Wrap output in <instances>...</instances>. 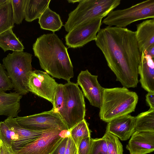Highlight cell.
I'll use <instances>...</instances> for the list:
<instances>
[{"instance_id": "cell-31", "label": "cell", "mask_w": 154, "mask_h": 154, "mask_svg": "<svg viewBox=\"0 0 154 154\" xmlns=\"http://www.w3.org/2000/svg\"><path fill=\"white\" fill-rule=\"evenodd\" d=\"M66 134L63 140L57 146L51 154H64L68 137L69 135Z\"/></svg>"}, {"instance_id": "cell-34", "label": "cell", "mask_w": 154, "mask_h": 154, "mask_svg": "<svg viewBox=\"0 0 154 154\" xmlns=\"http://www.w3.org/2000/svg\"><path fill=\"white\" fill-rule=\"evenodd\" d=\"M146 97L148 105L150 108L154 109V92H148Z\"/></svg>"}, {"instance_id": "cell-12", "label": "cell", "mask_w": 154, "mask_h": 154, "mask_svg": "<svg viewBox=\"0 0 154 154\" xmlns=\"http://www.w3.org/2000/svg\"><path fill=\"white\" fill-rule=\"evenodd\" d=\"M97 75H92L86 69L82 71L77 78V84L81 87L84 96L92 106L100 108L104 88L97 80Z\"/></svg>"}, {"instance_id": "cell-21", "label": "cell", "mask_w": 154, "mask_h": 154, "mask_svg": "<svg viewBox=\"0 0 154 154\" xmlns=\"http://www.w3.org/2000/svg\"><path fill=\"white\" fill-rule=\"evenodd\" d=\"M11 28L0 34V47L5 52L23 51L24 47L22 42L13 32Z\"/></svg>"}, {"instance_id": "cell-6", "label": "cell", "mask_w": 154, "mask_h": 154, "mask_svg": "<svg viewBox=\"0 0 154 154\" xmlns=\"http://www.w3.org/2000/svg\"><path fill=\"white\" fill-rule=\"evenodd\" d=\"M32 55L23 51H13L2 60L3 65L15 92L23 96L29 92L28 82L32 71Z\"/></svg>"}, {"instance_id": "cell-35", "label": "cell", "mask_w": 154, "mask_h": 154, "mask_svg": "<svg viewBox=\"0 0 154 154\" xmlns=\"http://www.w3.org/2000/svg\"><path fill=\"white\" fill-rule=\"evenodd\" d=\"M6 0H0V5L6 2Z\"/></svg>"}, {"instance_id": "cell-9", "label": "cell", "mask_w": 154, "mask_h": 154, "mask_svg": "<svg viewBox=\"0 0 154 154\" xmlns=\"http://www.w3.org/2000/svg\"><path fill=\"white\" fill-rule=\"evenodd\" d=\"M58 129L45 130L34 141L14 151V154H51L65 135Z\"/></svg>"}, {"instance_id": "cell-14", "label": "cell", "mask_w": 154, "mask_h": 154, "mask_svg": "<svg viewBox=\"0 0 154 154\" xmlns=\"http://www.w3.org/2000/svg\"><path fill=\"white\" fill-rule=\"evenodd\" d=\"M135 119L129 114L117 117L108 122L106 131L122 140H126L134 132Z\"/></svg>"}, {"instance_id": "cell-7", "label": "cell", "mask_w": 154, "mask_h": 154, "mask_svg": "<svg viewBox=\"0 0 154 154\" xmlns=\"http://www.w3.org/2000/svg\"><path fill=\"white\" fill-rule=\"evenodd\" d=\"M154 18V0H147L126 9L112 11L102 23L108 26L125 28L137 21Z\"/></svg>"}, {"instance_id": "cell-30", "label": "cell", "mask_w": 154, "mask_h": 154, "mask_svg": "<svg viewBox=\"0 0 154 154\" xmlns=\"http://www.w3.org/2000/svg\"><path fill=\"white\" fill-rule=\"evenodd\" d=\"M91 142V137H88L82 139L77 148V154H89Z\"/></svg>"}, {"instance_id": "cell-32", "label": "cell", "mask_w": 154, "mask_h": 154, "mask_svg": "<svg viewBox=\"0 0 154 154\" xmlns=\"http://www.w3.org/2000/svg\"><path fill=\"white\" fill-rule=\"evenodd\" d=\"M64 154H77V148L69 135Z\"/></svg>"}, {"instance_id": "cell-15", "label": "cell", "mask_w": 154, "mask_h": 154, "mask_svg": "<svg viewBox=\"0 0 154 154\" xmlns=\"http://www.w3.org/2000/svg\"><path fill=\"white\" fill-rule=\"evenodd\" d=\"M138 71L142 88L148 92H154V58L144 52L141 53Z\"/></svg>"}, {"instance_id": "cell-10", "label": "cell", "mask_w": 154, "mask_h": 154, "mask_svg": "<svg viewBox=\"0 0 154 154\" xmlns=\"http://www.w3.org/2000/svg\"><path fill=\"white\" fill-rule=\"evenodd\" d=\"M102 18H97L80 25L68 32L65 37L66 45L69 48H76L95 41L100 29Z\"/></svg>"}, {"instance_id": "cell-2", "label": "cell", "mask_w": 154, "mask_h": 154, "mask_svg": "<svg viewBox=\"0 0 154 154\" xmlns=\"http://www.w3.org/2000/svg\"><path fill=\"white\" fill-rule=\"evenodd\" d=\"M32 49L41 68L52 77L69 82L74 77L73 67L67 49L54 33L37 38Z\"/></svg>"}, {"instance_id": "cell-4", "label": "cell", "mask_w": 154, "mask_h": 154, "mask_svg": "<svg viewBox=\"0 0 154 154\" xmlns=\"http://www.w3.org/2000/svg\"><path fill=\"white\" fill-rule=\"evenodd\" d=\"M138 100L136 93L125 87L104 88L99 116L108 122L134 111Z\"/></svg>"}, {"instance_id": "cell-1", "label": "cell", "mask_w": 154, "mask_h": 154, "mask_svg": "<svg viewBox=\"0 0 154 154\" xmlns=\"http://www.w3.org/2000/svg\"><path fill=\"white\" fill-rule=\"evenodd\" d=\"M95 41L115 75L116 80L127 88L137 87L141 53L135 32L107 26L100 29Z\"/></svg>"}, {"instance_id": "cell-3", "label": "cell", "mask_w": 154, "mask_h": 154, "mask_svg": "<svg viewBox=\"0 0 154 154\" xmlns=\"http://www.w3.org/2000/svg\"><path fill=\"white\" fill-rule=\"evenodd\" d=\"M51 109L58 113L69 131L85 119V105L84 96L78 85L70 81L56 88Z\"/></svg>"}, {"instance_id": "cell-25", "label": "cell", "mask_w": 154, "mask_h": 154, "mask_svg": "<svg viewBox=\"0 0 154 154\" xmlns=\"http://www.w3.org/2000/svg\"><path fill=\"white\" fill-rule=\"evenodd\" d=\"M0 140L14 151L18 140L17 135L4 121L0 122Z\"/></svg>"}, {"instance_id": "cell-27", "label": "cell", "mask_w": 154, "mask_h": 154, "mask_svg": "<svg viewBox=\"0 0 154 154\" xmlns=\"http://www.w3.org/2000/svg\"><path fill=\"white\" fill-rule=\"evenodd\" d=\"M12 7L15 23H21L24 18V10L26 0H11Z\"/></svg>"}, {"instance_id": "cell-26", "label": "cell", "mask_w": 154, "mask_h": 154, "mask_svg": "<svg viewBox=\"0 0 154 154\" xmlns=\"http://www.w3.org/2000/svg\"><path fill=\"white\" fill-rule=\"evenodd\" d=\"M103 136L108 154H123V146L117 137L106 131Z\"/></svg>"}, {"instance_id": "cell-18", "label": "cell", "mask_w": 154, "mask_h": 154, "mask_svg": "<svg viewBox=\"0 0 154 154\" xmlns=\"http://www.w3.org/2000/svg\"><path fill=\"white\" fill-rule=\"evenodd\" d=\"M22 96L15 92L0 93V116L16 118L20 111Z\"/></svg>"}, {"instance_id": "cell-13", "label": "cell", "mask_w": 154, "mask_h": 154, "mask_svg": "<svg viewBox=\"0 0 154 154\" xmlns=\"http://www.w3.org/2000/svg\"><path fill=\"white\" fill-rule=\"evenodd\" d=\"M126 148L130 154H146L153 152L154 150V132H134Z\"/></svg>"}, {"instance_id": "cell-5", "label": "cell", "mask_w": 154, "mask_h": 154, "mask_svg": "<svg viewBox=\"0 0 154 154\" xmlns=\"http://www.w3.org/2000/svg\"><path fill=\"white\" fill-rule=\"evenodd\" d=\"M120 0H80L76 8L70 12L64 25L69 32L80 25L107 16L120 3Z\"/></svg>"}, {"instance_id": "cell-11", "label": "cell", "mask_w": 154, "mask_h": 154, "mask_svg": "<svg viewBox=\"0 0 154 154\" xmlns=\"http://www.w3.org/2000/svg\"><path fill=\"white\" fill-rule=\"evenodd\" d=\"M58 84L45 72L35 70L29 74L28 87L29 92L53 103Z\"/></svg>"}, {"instance_id": "cell-29", "label": "cell", "mask_w": 154, "mask_h": 154, "mask_svg": "<svg viewBox=\"0 0 154 154\" xmlns=\"http://www.w3.org/2000/svg\"><path fill=\"white\" fill-rule=\"evenodd\" d=\"M13 88L12 83L6 70L3 65L0 63V93L5 92Z\"/></svg>"}, {"instance_id": "cell-28", "label": "cell", "mask_w": 154, "mask_h": 154, "mask_svg": "<svg viewBox=\"0 0 154 154\" xmlns=\"http://www.w3.org/2000/svg\"><path fill=\"white\" fill-rule=\"evenodd\" d=\"M89 154H108L104 137L91 139V147Z\"/></svg>"}, {"instance_id": "cell-8", "label": "cell", "mask_w": 154, "mask_h": 154, "mask_svg": "<svg viewBox=\"0 0 154 154\" xmlns=\"http://www.w3.org/2000/svg\"><path fill=\"white\" fill-rule=\"evenodd\" d=\"M17 123L25 128L35 131L58 129L69 131L59 114L51 109L28 116H17Z\"/></svg>"}, {"instance_id": "cell-22", "label": "cell", "mask_w": 154, "mask_h": 154, "mask_svg": "<svg viewBox=\"0 0 154 154\" xmlns=\"http://www.w3.org/2000/svg\"><path fill=\"white\" fill-rule=\"evenodd\" d=\"M134 132H154V109L149 108L135 117Z\"/></svg>"}, {"instance_id": "cell-17", "label": "cell", "mask_w": 154, "mask_h": 154, "mask_svg": "<svg viewBox=\"0 0 154 154\" xmlns=\"http://www.w3.org/2000/svg\"><path fill=\"white\" fill-rule=\"evenodd\" d=\"M4 121L17 135L18 140L15 150L37 139L45 131H35L25 128L17 123L15 118L7 117Z\"/></svg>"}, {"instance_id": "cell-33", "label": "cell", "mask_w": 154, "mask_h": 154, "mask_svg": "<svg viewBox=\"0 0 154 154\" xmlns=\"http://www.w3.org/2000/svg\"><path fill=\"white\" fill-rule=\"evenodd\" d=\"M0 154H14V152L10 149L0 140Z\"/></svg>"}, {"instance_id": "cell-24", "label": "cell", "mask_w": 154, "mask_h": 154, "mask_svg": "<svg viewBox=\"0 0 154 154\" xmlns=\"http://www.w3.org/2000/svg\"><path fill=\"white\" fill-rule=\"evenodd\" d=\"M91 132L89 128V124L84 119L69 131V135L78 148L82 139L91 137Z\"/></svg>"}, {"instance_id": "cell-20", "label": "cell", "mask_w": 154, "mask_h": 154, "mask_svg": "<svg viewBox=\"0 0 154 154\" xmlns=\"http://www.w3.org/2000/svg\"><path fill=\"white\" fill-rule=\"evenodd\" d=\"M41 28L53 33L61 29L63 23L60 15L48 7L38 19Z\"/></svg>"}, {"instance_id": "cell-23", "label": "cell", "mask_w": 154, "mask_h": 154, "mask_svg": "<svg viewBox=\"0 0 154 154\" xmlns=\"http://www.w3.org/2000/svg\"><path fill=\"white\" fill-rule=\"evenodd\" d=\"M14 23L11 0H6L0 5V34L13 28Z\"/></svg>"}, {"instance_id": "cell-19", "label": "cell", "mask_w": 154, "mask_h": 154, "mask_svg": "<svg viewBox=\"0 0 154 154\" xmlns=\"http://www.w3.org/2000/svg\"><path fill=\"white\" fill-rule=\"evenodd\" d=\"M50 0H26L24 18L27 22H31L39 19L48 7Z\"/></svg>"}, {"instance_id": "cell-16", "label": "cell", "mask_w": 154, "mask_h": 154, "mask_svg": "<svg viewBox=\"0 0 154 154\" xmlns=\"http://www.w3.org/2000/svg\"><path fill=\"white\" fill-rule=\"evenodd\" d=\"M136 37L140 53L154 46V20H148L137 25Z\"/></svg>"}]
</instances>
